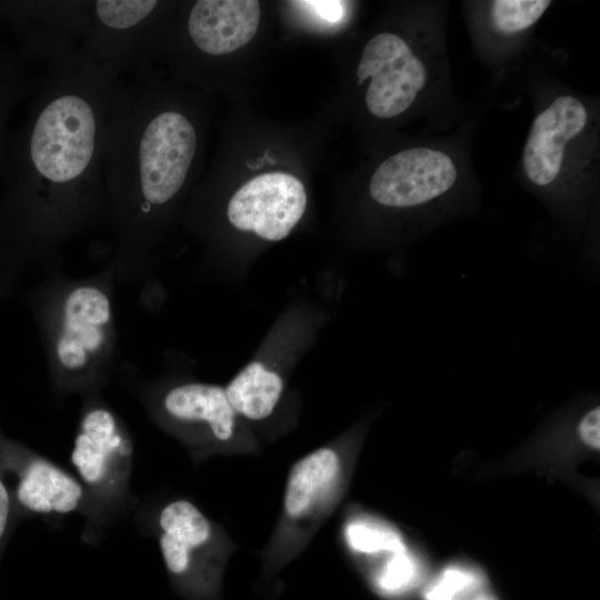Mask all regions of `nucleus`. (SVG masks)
I'll return each instance as SVG.
<instances>
[{"mask_svg": "<svg viewBox=\"0 0 600 600\" xmlns=\"http://www.w3.org/2000/svg\"><path fill=\"white\" fill-rule=\"evenodd\" d=\"M122 77L78 49L47 61L0 217V260L18 277L61 266V249L107 222L104 146Z\"/></svg>", "mask_w": 600, "mask_h": 600, "instance_id": "nucleus-1", "label": "nucleus"}, {"mask_svg": "<svg viewBox=\"0 0 600 600\" xmlns=\"http://www.w3.org/2000/svg\"><path fill=\"white\" fill-rule=\"evenodd\" d=\"M121 79L104 146L110 264L117 281L146 284L170 206L184 189L199 148L198 129L168 106L142 70Z\"/></svg>", "mask_w": 600, "mask_h": 600, "instance_id": "nucleus-2", "label": "nucleus"}, {"mask_svg": "<svg viewBox=\"0 0 600 600\" xmlns=\"http://www.w3.org/2000/svg\"><path fill=\"white\" fill-rule=\"evenodd\" d=\"M116 283L110 264L80 278L58 266L24 292L58 398L102 392L117 371Z\"/></svg>", "mask_w": 600, "mask_h": 600, "instance_id": "nucleus-3", "label": "nucleus"}, {"mask_svg": "<svg viewBox=\"0 0 600 600\" xmlns=\"http://www.w3.org/2000/svg\"><path fill=\"white\" fill-rule=\"evenodd\" d=\"M79 424L70 454L77 478L90 501L88 529H101L112 516L133 506L130 480L133 441L120 417L101 392L82 396Z\"/></svg>", "mask_w": 600, "mask_h": 600, "instance_id": "nucleus-4", "label": "nucleus"}, {"mask_svg": "<svg viewBox=\"0 0 600 600\" xmlns=\"http://www.w3.org/2000/svg\"><path fill=\"white\" fill-rule=\"evenodd\" d=\"M162 8L157 0L91 1L78 52L121 77L146 70L159 47Z\"/></svg>", "mask_w": 600, "mask_h": 600, "instance_id": "nucleus-5", "label": "nucleus"}, {"mask_svg": "<svg viewBox=\"0 0 600 600\" xmlns=\"http://www.w3.org/2000/svg\"><path fill=\"white\" fill-rule=\"evenodd\" d=\"M166 570L184 596L211 599L216 591V532L191 501L176 499L159 510L154 521Z\"/></svg>", "mask_w": 600, "mask_h": 600, "instance_id": "nucleus-6", "label": "nucleus"}, {"mask_svg": "<svg viewBox=\"0 0 600 600\" xmlns=\"http://www.w3.org/2000/svg\"><path fill=\"white\" fill-rule=\"evenodd\" d=\"M0 474L20 516H90V501L80 480L70 472L8 437L0 429Z\"/></svg>", "mask_w": 600, "mask_h": 600, "instance_id": "nucleus-7", "label": "nucleus"}, {"mask_svg": "<svg viewBox=\"0 0 600 600\" xmlns=\"http://www.w3.org/2000/svg\"><path fill=\"white\" fill-rule=\"evenodd\" d=\"M121 371L123 378L130 379L138 399L158 421L183 431L204 430L216 442L232 438L237 413L224 388L189 381L160 389L150 381H142L129 363H124Z\"/></svg>", "mask_w": 600, "mask_h": 600, "instance_id": "nucleus-8", "label": "nucleus"}, {"mask_svg": "<svg viewBox=\"0 0 600 600\" xmlns=\"http://www.w3.org/2000/svg\"><path fill=\"white\" fill-rule=\"evenodd\" d=\"M358 83L370 82L366 104L374 117L389 119L406 111L424 88L422 61L401 37L381 32L363 48L357 69Z\"/></svg>", "mask_w": 600, "mask_h": 600, "instance_id": "nucleus-9", "label": "nucleus"}, {"mask_svg": "<svg viewBox=\"0 0 600 600\" xmlns=\"http://www.w3.org/2000/svg\"><path fill=\"white\" fill-rule=\"evenodd\" d=\"M307 193L296 177L271 172L254 177L229 200L227 216L237 229L269 241L284 239L301 219Z\"/></svg>", "mask_w": 600, "mask_h": 600, "instance_id": "nucleus-10", "label": "nucleus"}, {"mask_svg": "<svg viewBox=\"0 0 600 600\" xmlns=\"http://www.w3.org/2000/svg\"><path fill=\"white\" fill-rule=\"evenodd\" d=\"M457 176L456 164L447 153L418 147L386 159L374 171L369 190L380 204L414 207L447 192Z\"/></svg>", "mask_w": 600, "mask_h": 600, "instance_id": "nucleus-11", "label": "nucleus"}, {"mask_svg": "<svg viewBox=\"0 0 600 600\" xmlns=\"http://www.w3.org/2000/svg\"><path fill=\"white\" fill-rule=\"evenodd\" d=\"M588 112L571 96L558 97L533 120L524 144L522 163L531 182L548 186L558 177L566 144L586 127Z\"/></svg>", "mask_w": 600, "mask_h": 600, "instance_id": "nucleus-12", "label": "nucleus"}, {"mask_svg": "<svg viewBox=\"0 0 600 600\" xmlns=\"http://www.w3.org/2000/svg\"><path fill=\"white\" fill-rule=\"evenodd\" d=\"M260 14L254 0H199L188 12L184 31L194 49L219 57L240 49L254 37Z\"/></svg>", "mask_w": 600, "mask_h": 600, "instance_id": "nucleus-13", "label": "nucleus"}, {"mask_svg": "<svg viewBox=\"0 0 600 600\" xmlns=\"http://www.w3.org/2000/svg\"><path fill=\"white\" fill-rule=\"evenodd\" d=\"M341 472V460L330 448L317 449L290 469L283 510L289 519H301L314 510L336 486Z\"/></svg>", "mask_w": 600, "mask_h": 600, "instance_id": "nucleus-14", "label": "nucleus"}, {"mask_svg": "<svg viewBox=\"0 0 600 600\" xmlns=\"http://www.w3.org/2000/svg\"><path fill=\"white\" fill-rule=\"evenodd\" d=\"M282 389L283 383L278 373L260 362H252L224 390L236 413L250 420H262L274 410Z\"/></svg>", "mask_w": 600, "mask_h": 600, "instance_id": "nucleus-15", "label": "nucleus"}, {"mask_svg": "<svg viewBox=\"0 0 600 600\" xmlns=\"http://www.w3.org/2000/svg\"><path fill=\"white\" fill-rule=\"evenodd\" d=\"M344 539L353 552L364 556L392 554L408 549L399 530L369 517L349 521L344 528Z\"/></svg>", "mask_w": 600, "mask_h": 600, "instance_id": "nucleus-16", "label": "nucleus"}, {"mask_svg": "<svg viewBox=\"0 0 600 600\" xmlns=\"http://www.w3.org/2000/svg\"><path fill=\"white\" fill-rule=\"evenodd\" d=\"M544 0H497L491 2L493 27L503 34H513L531 27L549 8Z\"/></svg>", "mask_w": 600, "mask_h": 600, "instance_id": "nucleus-17", "label": "nucleus"}, {"mask_svg": "<svg viewBox=\"0 0 600 600\" xmlns=\"http://www.w3.org/2000/svg\"><path fill=\"white\" fill-rule=\"evenodd\" d=\"M418 573V559L407 549L389 554L377 576V584L388 592L399 591L409 587L416 580Z\"/></svg>", "mask_w": 600, "mask_h": 600, "instance_id": "nucleus-18", "label": "nucleus"}, {"mask_svg": "<svg viewBox=\"0 0 600 600\" xmlns=\"http://www.w3.org/2000/svg\"><path fill=\"white\" fill-rule=\"evenodd\" d=\"M19 518L11 491L0 474V559Z\"/></svg>", "mask_w": 600, "mask_h": 600, "instance_id": "nucleus-19", "label": "nucleus"}, {"mask_svg": "<svg viewBox=\"0 0 600 600\" xmlns=\"http://www.w3.org/2000/svg\"><path fill=\"white\" fill-rule=\"evenodd\" d=\"M578 434L582 443L592 450L600 448V408L588 411L580 420Z\"/></svg>", "mask_w": 600, "mask_h": 600, "instance_id": "nucleus-20", "label": "nucleus"}, {"mask_svg": "<svg viewBox=\"0 0 600 600\" xmlns=\"http://www.w3.org/2000/svg\"><path fill=\"white\" fill-rule=\"evenodd\" d=\"M297 3L307 7L313 13L329 22L340 20L344 12V3L342 1H301Z\"/></svg>", "mask_w": 600, "mask_h": 600, "instance_id": "nucleus-21", "label": "nucleus"}, {"mask_svg": "<svg viewBox=\"0 0 600 600\" xmlns=\"http://www.w3.org/2000/svg\"><path fill=\"white\" fill-rule=\"evenodd\" d=\"M18 279L19 277L0 260V299L12 294Z\"/></svg>", "mask_w": 600, "mask_h": 600, "instance_id": "nucleus-22", "label": "nucleus"}]
</instances>
